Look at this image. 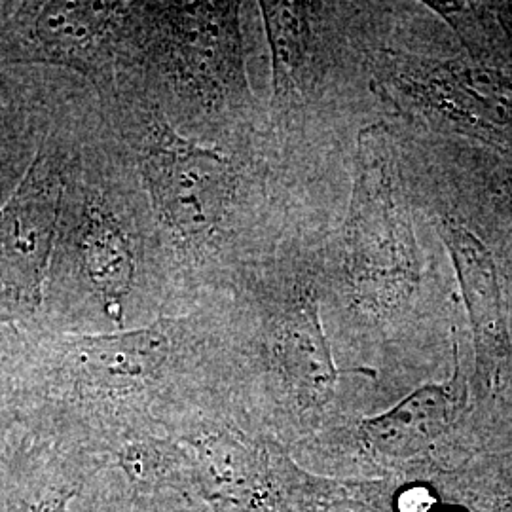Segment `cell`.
<instances>
[{"label": "cell", "mask_w": 512, "mask_h": 512, "mask_svg": "<svg viewBox=\"0 0 512 512\" xmlns=\"http://www.w3.org/2000/svg\"><path fill=\"white\" fill-rule=\"evenodd\" d=\"M97 103L147 194L164 313L228 296L274 258L275 167L289 148L270 124L234 141L188 139L126 76Z\"/></svg>", "instance_id": "cell-1"}, {"label": "cell", "mask_w": 512, "mask_h": 512, "mask_svg": "<svg viewBox=\"0 0 512 512\" xmlns=\"http://www.w3.org/2000/svg\"><path fill=\"white\" fill-rule=\"evenodd\" d=\"M19 410L44 439L112 467L186 410L224 401L211 302L137 329L44 330L21 353Z\"/></svg>", "instance_id": "cell-2"}, {"label": "cell", "mask_w": 512, "mask_h": 512, "mask_svg": "<svg viewBox=\"0 0 512 512\" xmlns=\"http://www.w3.org/2000/svg\"><path fill=\"white\" fill-rule=\"evenodd\" d=\"M147 194L97 97L63 186L44 308L54 332L137 329L164 313Z\"/></svg>", "instance_id": "cell-3"}, {"label": "cell", "mask_w": 512, "mask_h": 512, "mask_svg": "<svg viewBox=\"0 0 512 512\" xmlns=\"http://www.w3.org/2000/svg\"><path fill=\"white\" fill-rule=\"evenodd\" d=\"M275 255L215 298L222 389L234 418L285 446L323 429L344 374L321 317L317 274Z\"/></svg>", "instance_id": "cell-4"}, {"label": "cell", "mask_w": 512, "mask_h": 512, "mask_svg": "<svg viewBox=\"0 0 512 512\" xmlns=\"http://www.w3.org/2000/svg\"><path fill=\"white\" fill-rule=\"evenodd\" d=\"M247 2H133L116 76L133 80L181 135L234 141L268 126L247 74Z\"/></svg>", "instance_id": "cell-5"}, {"label": "cell", "mask_w": 512, "mask_h": 512, "mask_svg": "<svg viewBox=\"0 0 512 512\" xmlns=\"http://www.w3.org/2000/svg\"><path fill=\"white\" fill-rule=\"evenodd\" d=\"M338 266L344 302L365 319H389L403 311L420 289L418 243L395 143L385 124H372L357 133Z\"/></svg>", "instance_id": "cell-6"}, {"label": "cell", "mask_w": 512, "mask_h": 512, "mask_svg": "<svg viewBox=\"0 0 512 512\" xmlns=\"http://www.w3.org/2000/svg\"><path fill=\"white\" fill-rule=\"evenodd\" d=\"M95 93L69 88L57 129H44L37 156L8 202L0 205V323L37 317L54 253L69 164Z\"/></svg>", "instance_id": "cell-7"}, {"label": "cell", "mask_w": 512, "mask_h": 512, "mask_svg": "<svg viewBox=\"0 0 512 512\" xmlns=\"http://www.w3.org/2000/svg\"><path fill=\"white\" fill-rule=\"evenodd\" d=\"M131 12L128 0L0 2V67H59L105 99L116 88Z\"/></svg>", "instance_id": "cell-8"}, {"label": "cell", "mask_w": 512, "mask_h": 512, "mask_svg": "<svg viewBox=\"0 0 512 512\" xmlns=\"http://www.w3.org/2000/svg\"><path fill=\"white\" fill-rule=\"evenodd\" d=\"M374 82L399 107L437 128L512 150V71L475 59H431L380 50Z\"/></svg>", "instance_id": "cell-9"}, {"label": "cell", "mask_w": 512, "mask_h": 512, "mask_svg": "<svg viewBox=\"0 0 512 512\" xmlns=\"http://www.w3.org/2000/svg\"><path fill=\"white\" fill-rule=\"evenodd\" d=\"M325 4L258 2L272 55V99L268 124L281 143L304 128L313 97L323 86L325 67Z\"/></svg>", "instance_id": "cell-10"}, {"label": "cell", "mask_w": 512, "mask_h": 512, "mask_svg": "<svg viewBox=\"0 0 512 512\" xmlns=\"http://www.w3.org/2000/svg\"><path fill=\"white\" fill-rule=\"evenodd\" d=\"M442 241L452 256L475 340L476 376L490 389L512 380V340L494 255L458 220L444 219Z\"/></svg>", "instance_id": "cell-11"}, {"label": "cell", "mask_w": 512, "mask_h": 512, "mask_svg": "<svg viewBox=\"0 0 512 512\" xmlns=\"http://www.w3.org/2000/svg\"><path fill=\"white\" fill-rule=\"evenodd\" d=\"M454 355L456 366L450 380L423 385L393 408L378 416L363 418L348 429H332L334 446H349L363 458L387 461L412 458L431 446L452 427L467 403L458 344H454Z\"/></svg>", "instance_id": "cell-12"}, {"label": "cell", "mask_w": 512, "mask_h": 512, "mask_svg": "<svg viewBox=\"0 0 512 512\" xmlns=\"http://www.w3.org/2000/svg\"><path fill=\"white\" fill-rule=\"evenodd\" d=\"M105 463L25 431L0 458V512H71Z\"/></svg>", "instance_id": "cell-13"}, {"label": "cell", "mask_w": 512, "mask_h": 512, "mask_svg": "<svg viewBox=\"0 0 512 512\" xmlns=\"http://www.w3.org/2000/svg\"><path fill=\"white\" fill-rule=\"evenodd\" d=\"M272 458L279 486L294 512H387L384 482L310 473L277 442L272 444Z\"/></svg>", "instance_id": "cell-14"}, {"label": "cell", "mask_w": 512, "mask_h": 512, "mask_svg": "<svg viewBox=\"0 0 512 512\" xmlns=\"http://www.w3.org/2000/svg\"><path fill=\"white\" fill-rule=\"evenodd\" d=\"M162 497L109 467L86 484L71 512H162Z\"/></svg>", "instance_id": "cell-15"}, {"label": "cell", "mask_w": 512, "mask_h": 512, "mask_svg": "<svg viewBox=\"0 0 512 512\" xmlns=\"http://www.w3.org/2000/svg\"><path fill=\"white\" fill-rule=\"evenodd\" d=\"M21 353H0V458L23 435L25 423L19 412L18 374Z\"/></svg>", "instance_id": "cell-16"}, {"label": "cell", "mask_w": 512, "mask_h": 512, "mask_svg": "<svg viewBox=\"0 0 512 512\" xmlns=\"http://www.w3.org/2000/svg\"><path fill=\"white\" fill-rule=\"evenodd\" d=\"M29 129L0 103V179L12 173L29 150Z\"/></svg>", "instance_id": "cell-17"}, {"label": "cell", "mask_w": 512, "mask_h": 512, "mask_svg": "<svg viewBox=\"0 0 512 512\" xmlns=\"http://www.w3.org/2000/svg\"><path fill=\"white\" fill-rule=\"evenodd\" d=\"M509 194H511V200H512V177H511V190H509Z\"/></svg>", "instance_id": "cell-18"}]
</instances>
